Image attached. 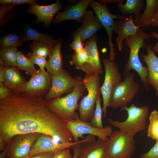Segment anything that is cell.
<instances>
[{
	"mask_svg": "<svg viewBox=\"0 0 158 158\" xmlns=\"http://www.w3.org/2000/svg\"><path fill=\"white\" fill-rule=\"evenodd\" d=\"M37 133L56 141L73 142L66 123L52 112L43 97L13 94L0 101V139L5 145L20 134Z\"/></svg>",
	"mask_w": 158,
	"mask_h": 158,
	"instance_id": "obj_1",
	"label": "cell"
},
{
	"mask_svg": "<svg viewBox=\"0 0 158 158\" xmlns=\"http://www.w3.org/2000/svg\"><path fill=\"white\" fill-rule=\"evenodd\" d=\"M74 78L75 86L71 92L63 97L46 100L49 109L66 122L76 118L78 100L86 89L81 76Z\"/></svg>",
	"mask_w": 158,
	"mask_h": 158,
	"instance_id": "obj_2",
	"label": "cell"
},
{
	"mask_svg": "<svg viewBox=\"0 0 158 158\" xmlns=\"http://www.w3.org/2000/svg\"><path fill=\"white\" fill-rule=\"evenodd\" d=\"M152 37L150 33L140 28L134 35L130 36L124 40L125 44L130 49L128 61L124 70L125 75L132 70L135 71L139 76L140 80L147 90L148 89L147 80L148 71L147 66H143L139 58V52L141 48H145L147 44L145 42Z\"/></svg>",
	"mask_w": 158,
	"mask_h": 158,
	"instance_id": "obj_3",
	"label": "cell"
},
{
	"mask_svg": "<svg viewBox=\"0 0 158 158\" xmlns=\"http://www.w3.org/2000/svg\"><path fill=\"white\" fill-rule=\"evenodd\" d=\"M126 111L128 117L126 120L120 121L108 118V122L118 128L121 131L133 137L138 133L144 130L146 128V120L149 113V107H138L134 104L129 107L126 106L121 109L120 111Z\"/></svg>",
	"mask_w": 158,
	"mask_h": 158,
	"instance_id": "obj_4",
	"label": "cell"
},
{
	"mask_svg": "<svg viewBox=\"0 0 158 158\" xmlns=\"http://www.w3.org/2000/svg\"><path fill=\"white\" fill-rule=\"evenodd\" d=\"M100 80L99 75L95 73L86 74L83 78L88 93L79 104V118L81 120L89 122L93 116L96 101L101 94Z\"/></svg>",
	"mask_w": 158,
	"mask_h": 158,
	"instance_id": "obj_5",
	"label": "cell"
},
{
	"mask_svg": "<svg viewBox=\"0 0 158 158\" xmlns=\"http://www.w3.org/2000/svg\"><path fill=\"white\" fill-rule=\"evenodd\" d=\"M124 75V80L116 86L111 94L109 107L113 109L127 106L139 90V85L135 80V73L130 72Z\"/></svg>",
	"mask_w": 158,
	"mask_h": 158,
	"instance_id": "obj_6",
	"label": "cell"
},
{
	"mask_svg": "<svg viewBox=\"0 0 158 158\" xmlns=\"http://www.w3.org/2000/svg\"><path fill=\"white\" fill-rule=\"evenodd\" d=\"M106 142V146L109 158H131L136 149L133 137L119 130L113 132Z\"/></svg>",
	"mask_w": 158,
	"mask_h": 158,
	"instance_id": "obj_7",
	"label": "cell"
},
{
	"mask_svg": "<svg viewBox=\"0 0 158 158\" xmlns=\"http://www.w3.org/2000/svg\"><path fill=\"white\" fill-rule=\"evenodd\" d=\"M103 62L105 75L104 83L100 87V91L103 101V117L105 118L107 109L109 107L112 92L116 86L122 81V76L118 65L115 61L105 58L103 59Z\"/></svg>",
	"mask_w": 158,
	"mask_h": 158,
	"instance_id": "obj_8",
	"label": "cell"
},
{
	"mask_svg": "<svg viewBox=\"0 0 158 158\" xmlns=\"http://www.w3.org/2000/svg\"><path fill=\"white\" fill-rule=\"evenodd\" d=\"M89 6L93 10L102 26L106 31L108 37V45L110 47L109 59L111 61H114L116 54L112 42L114 20L123 18L128 16L112 14L109 10L107 4L102 3L99 1L92 0Z\"/></svg>",
	"mask_w": 158,
	"mask_h": 158,
	"instance_id": "obj_9",
	"label": "cell"
},
{
	"mask_svg": "<svg viewBox=\"0 0 158 158\" xmlns=\"http://www.w3.org/2000/svg\"><path fill=\"white\" fill-rule=\"evenodd\" d=\"M66 123L71 133L74 142L79 141V138L84 139L85 137L83 135L85 134L95 135L106 142L113 132L111 126H108L99 129L93 126L90 122L81 120L77 113L75 119Z\"/></svg>",
	"mask_w": 158,
	"mask_h": 158,
	"instance_id": "obj_10",
	"label": "cell"
},
{
	"mask_svg": "<svg viewBox=\"0 0 158 158\" xmlns=\"http://www.w3.org/2000/svg\"><path fill=\"white\" fill-rule=\"evenodd\" d=\"M41 134L32 133L13 137L4 150L7 158H30L31 147Z\"/></svg>",
	"mask_w": 158,
	"mask_h": 158,
	"instance_id": "obj_11",
	"label": "cell"
},
{
	"mask_svg": "<svg viewBox=\"0 0 158 158\" xmlns=\"http://www.w3.org/2000/svg\"><path fill=\"white\" fill-rule=\"evenodd\" d=\"M50 76L51 86L49 92L44 96L46 100L61 97L64 94L70 93L74 89L75 78L65 70L62 68L56 73L50 74Z\"/></svg>",
	"mask_w": 158,
	"mask_h": 158,
	"instance_id": "obj_12",
	"label": "cell"
},
{
	"mask_svg": "<svg viewBox=\"0 0 158 158\" xmlns=\"http://www.w3.org/2000/svg\"><path fill=\"white\" fill-rule=\"evenodd\" d=\"M51 86L50 75L40 69L25 84L21 94L34 97H43L49 92Z\"/></svg>",
	"mask_w": 158,
	"mask_h": 158,
	"instance_id": "obj_13",
	"label": "cell"
},
{
	"mask_svg": "<svg viewBox=\"0 0 158 158\" xmlns=\"http://www.w3.org/2000/svg\"><path fill=\"white\" fill-rule=\"evenodd\" d=\"M106 142L96 136L88 135L81 142L78 158H109L106 146Z\"/></svg>",
	"mask_w": 158,
	"mask_h": 158,
	"instance_id": "obj_14",
	"label": "cell"
},
{
	"mask_svg": "<svg viewBox=\"0 0 158 158\" xmlns=\"http://www.w3.org/2000/svg\"><path fill=\"white\" fill-rule=\"evenodd\" d=\"M80 141L62 143L56 141L50 135L42 134L31 147L30 156L40 153L55 152L66 148L70 149Z\"/></svg>",
	"mask_w": 158,
	"mask_h": 158,
	"instance_id": "obj_15",
	"label": "cell"
},
{
	"mask_svg": "<svg viewBox=\"0 0 158 158\" xmlns=\"http://www.w3.org/2000/svg\"><path fill=\"white\" fill-rule=\"evenodd\" d=\"M133 15L115 20L114 32L117 34L116 42L119 51H122L124 45L123 41L128 37L134 35L141 26L134 23Z\"/></svg>",
	"mask_w": 158,
	"mask_h": 158,
	"instance_id": "obj_16",
	"label": "cell"
},
{
	"mask_svg": "<svg viewBox=\"0 0 158 158\" xmlns=\"http://www.w3.org/2000/svg\"><path fill=\"white\" fill-rule=\"evenodd\" d=\"M62 4L59 0L51 5L42 6L36 4L30 5L26 10L27 13L36 15V23L43 22L46 27L49 26L54 19L55 14L62 8Z\"/></svg>",
	"mask_w": 158,
	"mask_h": 158,
	"instance_id": "obj_17",
	"label": "cell"
},
{
	"mask_svg": "<svg viewBox=\"0 0 158 158\" xmlns=\"http://www.w3.org/2000/svg\"><path fill=\"white\" fill-rule=\"evenodd\" d=\"M92 0H82L70 6L62 12H59L53 22L59 23L67 20H75L82 23L87 8Z\"/></svg>",
	"mask_w": 158,
	"mask_h": 158,
	"instance_id": "obj_18",
	"label": "cell"
},
{
	"mask_svg": "<svg viewBox=\"0 0 158 158\" xmlns=\"http://www.w3.org/2000/svg\"><path fill=\"white\" fill-rule=\"evenodd\" d=\"M97 37L95 35L89 39L86 42L85 46L89 55L90 62L85 64L82 70L86 74L95 73L99 75L104 73L101 65L97 46Z\"/></svg>",
	"mask_w": 158,
	"mask_h": 158,
	"instance_id": "obj_19",
	"label": "cell"
},
{
	"mask_svg": "<svg viewBox=\"0 0 158 158\" xmlns=\"http://www.w3.org/2000/svg\"><path fill=\"white\" fill-rule=\"evenodd\" d=\"M146 49L147 54H142L141 56L148 68V84L156 90V95L158 96V57L155 54L150 43L147 44Z\"/></svg>",
	"mask_w": 158,
	"mask_h": 158,
	"instance_id": "obj_20",
	"label": "cell"
},
{
	"mask_svg": "<svg viewBox=\"0 0 158 158\" xmlns=\"http://www.w3.org/2000/svg\"><path fill=\"white\" fill-rule=\"evenodd\" d=\"M17 67L8 66L4 68V84L13 94L21 93L23 87L27 82Z\"/></svg>",
	"mask_w": 158,
	"mask_h": 158,
	"instance_id": "obj_21",
	"label": "cell"
},
{
	"mask_svg": "<svg viewBox=\"0 0 158 158\" xmlns=\"http://www.w3.org/2000/svg\"><path fill=\"white\" fill-rule=\"evenodd\" d=\"M102 27L98 18L93 12L87 10L82 22L80 27L77 29L81 35L83 43L86 40L95 35Z\"/></svg>",
	"mask_w": 158,
	"mask_h": 158,
	"instance_id": "obj_22",
	"label": "cell"
},
{
	"mask_svg": "<svg viewBox=\"0 0 158 158\" xmlns=\"http://www.w3.org/2000/svg\"><path fill=\"white\" fill-rule=\"evenodd\" d=\"M62 40L59 39L56 40L51 53L49 57L46 66L49 74L56 73L62 69L63 59L61 49Z\"/></svg>",
	"mask_w": 158,
	"mask_h": 158,
	"instance_id": "obj_23",
	"label": "cell"
},
{
	"mask_svg": "<svg viewBox=\"0 0 158 158\" xmlns=\"http://www.w3.org/2000/svg\"><path fill=\"white\" fill-rule=\"evenodd\" d=\"M117 6L121 13L124 16H129L134 14L135 16L134 22L136 25L142 10L144 9L145 3L143 0H127L126 3L118 4Z\"/></svg>",
	"mask_w": 158,
	"mask_h": 158,
	"instance_id": "obj_24",
	"label": "cell"
},
{
	"mask_svg": "<svg viewBox=\"0 0 158 158\" xmlns=\"http://www.w3.org/2000/svg\"><path fill=\"white\" fill-rule=\"evenodd\" d=\"M146 6L142 13H141L136 24L143 28L151 25L153 16L158 8V0H146Z\"/></svg>",
	"mask_w": 158,
	"mask_h": 158,
	"instance_id": "obj_25",
	"label": "cell"
},
{
	"mask_svg": "<svg viewBox=\"0 0 158 158\" xmlns=\"http://www.w3.org/2000/svg\"><path fill=\"white\" fill-rule=\"evenodd\" d=\"M22 37L24 43L29 40H33L53 45L56 40L53 36L40 32L28 25L25 27V34Z\"/></svg>",
	"mask_w": 158,
	"mask_h": 158,
	"instance_id": "obj_26",
	"label": "cell"
},
{
	"mask_svg": "<svg viewBox=\"0 0 158 158\" xmlns=\"http://www.w3.org/2000/svg\"><path fill=\"white\" fill-rule=\"evenodd\" d=\"M17 67L18 69L24 71L31 76L36 72L34 65L22 51H18L17 53Z\"/></svg>",
	"mask_w": 158,
	"mask_h": 158,
	"instance_id": "obj_27",
	"label": "cell"
},
{
	"mask_svg": "<svg viewBox=\"0 0 158 158\" xmlns=\"http://www.w3.org/2000/svg\"><path fill=\"white\" fill-rule=\"evenodd\" d=\"M54 44L52 45L43 42L34 41L29 47L34 54L46 58L50 56Z\"/></svg>",
	"mask_w": 158,
	"mask_h": 158,
	"instance_id": "obj_28",
	"label": "cell"
},
{
	"mask_svg": "<svg viewBox=\"0 0 158 158\" xmlns=\"http://www.w3.org/2000/svg\"><path fill=\"white\" fill-rule=\"evenodd\" d=\"M24 43L22 36L16 33L8 34L0 39V49L12 47H22Z\"/></svg>",
	"mask_w": 158,
	"mask_h": 158,
	"instance_id": "obj_29",
	"label": "cell"
},
{
	"mask_svg": "<svg viewBox=\"0 0 158 158\" xmlns=\"http://www.w3.org/2000/svg\"><path fill=\"white\" fill-rule=\"evenodd\" d=\"M17 47H10L1 49L0 55L7 66L17 67Z\"/></svg>",
	"mask_w": 158,
	"mask_h": 158,
	"instance_id": "obj_30",
	"label": "cell"
},
{
	"mask_svg": "<svg viewBox=\"0 0 158 158\" xmlns=\"http://www.w3.org/2000/svg\"><path fill=\"white\" fill-rule=\"evenodd\" d=\"M90 62V59L87 50L84 48L82 51L75 52L72 56L70 64L74 65L77 69L82 70L83 66Z\"/></svg>",
	"mask_w": 158,
	"mask_h": 158,
	"instance_id": "obj_31",
	"label": "cell"
},
{
	"mask_svg": "<svg viewBox=\"0 0 158 158\" xmlns=\"http://www.w3.org/2000/svg\"><path fill=\"white\" fill-rule=\"evenodd\" d=\"M149 124L147 130V136L158 142V111L157 109L152 111L149 118Z\"/></svg>",
	"mask_w": 158,
	"mask_h": 158,
	"instance_id": "obj_32",
	"label": "cell"
},
{
	"mask_svg": "<svg viewBox=\"0 0 158 158\" xmlns=\"http://www.w3.org/2000/svg\"><path fill=\"white\" fill-rule=\"evenodd\" d=\"M101 98L100 96L97 99L93 116L90 123L94 127L99 129L104 128L102 122L103 111L101 106Z\"/></svg>",
	"mask_w": 158,
	"mask_h": 158,
	"instance_id": "obj_33",
	"label": "cell"
},
{
	"mask_svg": "<svg viewBox=\"0 0 158 158\" xmlns=\"http://www.w3.org/2000/svg\"><path fill=\"white\" fill-rule=\"evenodd\" d=\"M16 5L12 4H0V27L6 23L9 14Z\"/></svg>",
	"mask_w": 158,
	"mask_h": 158,
	"instance_id": "obj_34",
	"label": "cell"
},
{
	"mask_svg": "<svg viewBox=\"0 0 158 158\" xmlns=\"http://www.w3.org/2000/svg\"><path fill=\"white\" fill-rule=\"evenodd\" d=\"M73 40L69 44V46L75 52L82 51L84 48L80 34L77 30L73 34Z\"/></svg>",
	"mask_w": 158,
	"mask_h": 158,
	"instance_id": "obj_35",
	"label": "cell"
},
{
	"mask_svg": "<svg viewBox=\"0 0 158 158\" xmlns=\"http://www.w3.org/2000/svg\"><path fill=\"white\" fill-rule=\"evenodd\" d=\"M26 56L33 64L38 65L42 71H45L44 68L46 67L47 61L46 58L37 56L32 52L29 53Z\"/></svg>",
	"mask_w": 158,
	"mask_h": 158,
	"instance_id": "obj_36",
	"label": "cell"
},
{
	"mask_svg": "<svg viewBox=\"0 0 158 158\" xmlns=\"http://www.w3.org/2000/svg\"><path fill=\"white\" fill-rule=\"evenodd\" d=\"M139 158H158V142H156L148 151L141 154Z\"/></svg>",
	"mask_w": 158,
	"mask_h": 158,
	"instance_id": "obj_37",
	"label": "cell"
},
{
	"mask_svg": "<svg viewBox=\"0 0 158 158\" xmlns=\"http://www.w3.org/2000/svg\"><path fill=\"white\" fill-rule=\"evenodd\" d=\"M36 0H0V4H12L16 5L27 4L33 5L36 4Z\"/></svg>",
	"mask_w": 158,
	"mask_h": 158,
	"instance_id": "obj_38",
	"label": "cell"
},
{
	"mask_svg": "<svg viewBox=\"0 0 158 158\" xmlns=\"http://www.w3.org/2000/svg\"><path fill=\"white\" fill-rule=\"evenodd\" d=\"M52 158H72L70 149L66 148L54 152Z\"/></svg>",
	"mask_w": 158,
	"mask_h": 158,
	"instance_id": "obj_39",
	"label": "cell"
},
{
	"mask_svg": "<svg viewBox=\"0 0 158 158\" xmlns=\"http://www.w3.org/2000/svg\"><path fill=\"white\" fill-rule=\"evenodd\" d=\"M13 95L11 91L3 83H0V99H7Z\"/></svg>",
	"mask_w": 158,
	"mask_h": 158,
	"instance_id": "obj_40",
	"label": "cell"
},
{
	"mask_svg": "<svg viewBox=\"0 0 158 158\" xmlns=\"http://www.w3.org/2000/svg\"><path fill=\"white\" fill-rule=\"evenodd\" d=\"M54 152L40 153L35 154L30 158H52Z\"/></svg>",
	"mask_w": 158,
	"mask_h": 158,
	"instance_id": "obj_41",
	"label": "cell"
},
{
	"mask_svg": "<svg viewBox=\"0 0 158 158\" xmlns=\"http://www.w3.org/2000/svg\"><path fill=\"white\" fill-rule=\"evenodd\" d=\"M83 141V139L80 140L78 143L74 145L72 147L74 152V154L72 158H78L80 150V143Z\"/></svg>",
	"mask_w": 158,
	"mask_h": 158,
	"instance_id": "obj_42",
	"label": "cell"
},
{
	"mask_svg": "<svg viewBox=\"0 0 158 158\" xmlns=\"http://www.w3.org/2000/svg\"><path fill=\"white\" fill-rule=\"evenodd\" d=\"M151 25L153 26H158V8L155 11L153 16Z\"/></svg>",
	"mask_w": 158,
	"mask_h": 158,
	"instance_id": "obj_43",
	"label": "cell"
},
{
	"mask_svg": "<svg viewBox=\"0 0 158 158\" xmlns=\"http://www.w3.org/2000/svg\"><path fill=\"white\" fill-rule=\"evenodd\" d=\"M150 34L152 37L158 40L157 42L152 47L153 50L154 52H158V33L155 32L150 31Z\"/></svg>",
	"mask_w": 158,
	"mask_h": 158,
	"instance_id": "obj_44",
	"label": "cell"
},
{
	"mask_svg": "<svg viewBox=\"0 0 158 158\" xmlns=\"http://www.w3.org/2000/svg\"><path fill=\"white\" fill-rule=\"evenodd\" d=\"M125 0H99V2L103 3H117L118 4L120 3H123Z\"/></svg>",
	"mask_w": 158,
	"mask_h": 158,
	"instance_id": "obj_45",
	"label": "cell"
},
{
	"mask_svg": "<svg viewBox=\"0 0 158 158\" xmlns=\"http://www.w3.org/2000/svg\"><path fill=\"white\" fill-rule=\"evenodd\" d=\"M5 66H0V83H3L4 82V70Z\"/></svg>",
	"mask_w": 158,
	"mask_h": 158,
	"instance_id": "obj_46",
	"label": "cell"
},
{
	"mask_svg": "<svg viewBox=\"0 0 158 158\" xmlns=\"http://www.w3.org/2000/svg\"><path fill=\"white\" fill-rule=\"evenodd\" d=\"M0 65L4 66H7L4 60L1 57H0Z\"/></svg>",
	"mask_w": 158,
	"mask_h": 158,
	"instance_id": "obj_47",
	"label": "cell"
}]
</instances>
